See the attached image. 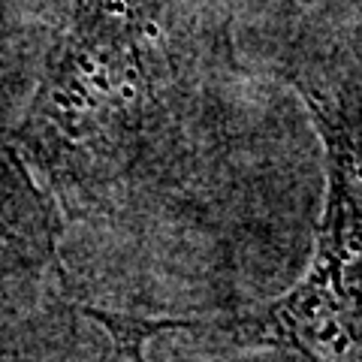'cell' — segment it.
Masks as SVG:
<instances>
[{
	"instance_id": "obj_1",
	"label": "cell",
	"mask_w": 362,
	"mask_h": 362,
	"mask_svg": "<svg viewBox=\"0 0 362 362\" xmlns=\"http://www.w3.org/2000/svg\"><path fill=\"white\" fill-rule=\"evenodd\" d=\"M329 154V197L311 272L263 317V338L314 362H344L362 347V157L344 127L308 97Z\"/></svg>"
},
{
	"instance_id": "obj_2",
	"label": "cell",
	"mask_w": 362,
	"mask_h": 362,
	"mask_svg": "<svg viewBox=\"0 0 362 362\" xmlns=\"http://www.w3.org/2000/svg\"><path fill=\"white\" fill-rule=\"evenodd\" d=\"M94 320H100L106 329L115 335L118 341V350L121 354H130L136 362H142V341L148 335H154L157 329H173V326H190V323H175V320H157V323H148V320H133V317H115V314H106V311H88Z\"/></svg>"
}]
</instances>
